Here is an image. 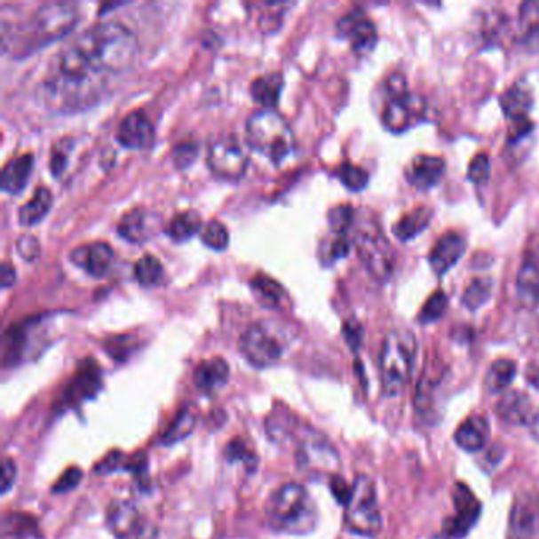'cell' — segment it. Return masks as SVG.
<instances>
[{
    "label": "cell",
    "mask_w": 539,
    "mask_h": 539,
    "mask_svg": "<svg viewBox=\"0 0 539 539\" xmlns=\"http://www.w3.org/2000/svg\"><path fill=\"white\" fill-rule=\"evenodd\" d=\"M108 78L95 72L78 48L68 44L50 62L44 81V100L51 108L75 113L101 100Z\"/></svg>",
    "instance_id": "obj_1"
},
{
    "label": "cell",
    "mask_w": 539,
    "mask_h": 539,
    "mask_svg": "<svg viewBox=\"0 0 539 539\" xmlns=\"http://www.w3.org/2000/svg\"><path fill=\"white\" fill-rule=\"evenodd\" d=\"M95 72L109 78L130 70L138 58V38L121 22H100L72 42Z\"/></svg>",
    "instance_id": "obj_2"
},
{
    "label": "cell",
    "mask_w": 539,
    "mask_h": 539,
    "mask_svg": "<svg viewBox=\"0 0 539 539\" xmlns=\"http://www.w3.org/2000/svg\"><path fill=\"white\" fill-rule=\"evenodd\" d=\"M266 522L273 532L304 536L315 530L318 508L302 484L287 482L273 490L265 504Z\"/></svg>",
    "instance_id": "obj_3"
},
{
    "label": "cell",
    "mask_w": 539,
    "mask_h": 539,
    "mask_svg": "<svg viewBox=\"0 0 539 539\" xmlns=\"http://www.w3.org/2000/svg\"><path fill=\"white\" fill-rule=\"evenodd\" d=\"M247 141L273 162H281L295 149V133L283 115L273 109L253 113L245 125Z\"/></svg>",
    "instance_id": "obj_4"
},
{
    "label": "cell",
    "mask_w": 539,
    "mask_h": 539,
    "mask_svg": "<svg viewBox=\"0 0 539 539\" xmlns=\"http://www.w3.org/2000/svg\"><path fill=\"white\" fill-rule=\"evenodd\" d=\"M80 21L78 8L65 2H48L36 10L24 26V52L40 48L70 34Z\"/></svg>",
    "instance_id": "obj_5"
},
{
    "label": "cell",
    "mask_w": 539,
    "mask_h": 539,
    "mask_svg": "<svg viewBox=\"0 0 539 539\" xmlns=\"http://www.w3.org/2000/svg\"><path fill=\"white\" fill-rule=\"evenodd\" d=\"M416 344L413 334L392 331L384 338L380 356L383 391L389 397L399 396L410 380Z\"/></svg>",
    "instance_id": "obj_6"
},
{
    "label": "cell",
    "mask_w": 539,
    "mask_h": 539,
    "mask_svg": "<svg viewBox=\"0 0 539 539\" xmlns=\"http://www.w3.org/2000/svg\"><path fill=\"white\" fill-rule=\"evenodd\" d=\"M345 525L352 533L374 538L381 530V514L375 482L360 475L353 484L352 496L345 504Z\"/></svg>",
    "instance_id": "obj_7"
},
{
    "label": "cell",
    "mask_w": 539,
    "mask_h": 539,
    "mask_svg": "<svg viewBox=\"0 0 539 539\" xmlns=\"http://www.w3.org/2000/svg\"><path fill=\"white\" fill-rule=\"evenodd\" d=\"M296 464L297 468L307 475H332L340 467L336 448L323 433L312 429L309 425L299 427L296 433Z\"/></svg>",
    "instance_id": "obj_8"
},
{
    "label": "cell",
    "mask_w": 539,
    "mask_h": 539,
    "mask_svg": "<svg viewBox=\"0 0 539 539\" xmlns=\"http://www.w3.org/2000/svg\"><path fill=\"white\" fill-rule=\"evenodd\" d=\"M206 160L209 170L220 179H241L249 168V154L233 137L214 139L209 146Z\"/></svg>",
    "instance_id": "obj_9"
},
{
    "label": "cell",
    "mask_w": 539,
    "mask_h": 539,
    "mask_svg": "<svg viewBox=\"0 0 539 539\" xmlns=\"http://www.w3.org/2000/svg\"><path fill=\"white\" fill-rule=\"evenodd\" d=\"M107 527L117 539H154L155 528L130 500H115L107 510Z\"/></svg>",
    "instance_id": "obj_10"
},
{
    "label": "cell",
    "mask_w": 539,
    "mask_h": 539,
    "mask_svg": "<svg viewBox=\"0 0 539 539\" xmlns=\"http://www.w3.org/2000/svg\"><path fill=\"white\" fill-rule=\"evenodd\" d=\"M239 352L250 366L266 369L281 360L283 348L263 324H250L239 338Z\"/></svg>",
    "instance_id": "obj_11"
},
{
    "label": "cell",
    "mask_w": 539,
    "mask_h": 539,
    "mask_svg": "<svg viewBox=\"0 0 539 539\" xmlns=\"http://www.w3.org/2000/svg\"><path fill=\"white\" fill-rule=\"evenodd\" d=\"M356 249L364 266L377 279L386 281L392 273L394 263L391 245L377 228L360 231L356 236Z\"/></svg>",
    "instance_id": "obj_12"
},
{
    "label": "cell",
    "mask_w": 539,
    "mask_h": 539,
    "mask_svg": "<svg viewBox=\"0 0 539 539\" xmlns=\"http://www.w3.org/2000/svg\"><path fill=\"white\" fill-rule=\"evenodd\" d=\"M453 498L456 514L446 519L443 533L448 539H464L481 516V503L464 482L456 484Z\"/></svg>",
    "instance_id": "obj_13"
},
{
    "label": "cell",
    "mask_w": 539,
    "mask_h": 539,
    "mask_svg": "<svg viewBox=\"0 0 539 539\" xmlns=\"http://www.w3.org/2000/svg\"><path fill=\"white\" fill-rule=\"evenodd\" d=\"M508 539H539V495L522 492L516 496L510 516Z\"/></svg>",
    "instance_id": "obj_14"
},
{
    "label": "cell",
    "mask_w": 539,
    "mask_h": 539,
    "mask_svg": "<svg viewBox=\"0 0 539 539\" xmlns=\"http://www.w3.org/2000/svg\"><path fill=\"white\" fill-rule=\"evenodd\" d=\"M424 100L416 95L407 94L389 97L388 105L383 111V123L394 133H402L424 117Z\"/></svg>",
    "instance_id": "obj_15"
},
{
    "label": "cell",
    "mask_w": 539,
    "mask_h": 539,
    "mask_svg": "<svg viewBox=\"0 0 539 539\" xmlns=\"http://www.w3.org/2000/svg\"><path fill=\"white\" fill-rule=\"evenodd\" d=\"M337 32L342 38L352 42L353 51L361 56L374 50L378 40L374 22L360 8H354L338 20Z\"/></svg>",
    "instance_id": "obj_16"
},
{
    "label": "cell",
    "mask_w": 539,
    "mask_h": 539,
    "mask_svg": "<svg viewBox=\"0 0 539 539\" xmlns=\"http://www.w3.org/2000/svg\"><path fill=\"white\" fill-rule=\"evenodd\" d=\"M119 143L129 149H147L154 143V125L144 111H131L117 129Z\"/></svg>",
    "instance_id": "obj_17"
},
{
    "label": "cell",
    "mask_w": 539,
    "mask_h": 539,
    "mask_svg": "<svg viewBox=\"0 0 539 539\" xmlns=\"http://www.w3.org/2000/svg\"><path fill=\"white\" fill-rule=\"evenodd\" d=\"M70 259L76 266L84 269L89 275L101 279L108 273L115 259V252L107 242H92L75 249L70 253Z\"/></svg>",
    "instance_id": "obj_18"
},
{
    "label": "cell",
    "mask_w": 539,
    "mask_h": 539,
    "mask_svg": "<svg viewBox=\"0 0 539 539\" xmlns=\"http://www.w3.org/2000/svg\"><path fill=\"white\" fill-rule=\"evenodd\" d=\"M230 381V366L223 358L202 361L194 372L196 389L204 396H214Z\"/></svg>",
    "instance_id": "obj_19"
},
{
    "label": "cell",
    "mask_w": 539,
    "mask_h": 539,
    "mask_svg": "<svg viewBox=\"0 0 539 539\" xmlns=\"http://www.w3.org/2000/svg\"><path fill=\"white\" fill-rule=\"evenodd\" d=\"M465 239L460 236L459 233L448 231L433 245V249L429 255V263H431L433 273L437 275H443L448 273L451 267L462 258L465 252Z\"/></svg>",
    "instance_id": "obj_20"
},
{
    "label": "cell",
    "mask_w": 539,
    "mask_h": 539,
    "mask_svg": "<svg viewBox=\"0 0 539 539\" xmlns=\"http://www.w3.org/2000/svg\"><path fill=\"white\" fill-rule=\"evenodd\" d=\"M100 388V370L94 361L87 360L84 364H81L76 375L67 384L64 403L75 405L83 402L89 397H94Z\"/></svg>",
    "instance_id": "obj_21"
},
{
    "label": "cell",
    "mask_w": 539,
    "mask_h": 539,
    "mask_svg": "<svg viewBox=\"0 0 539 539\" xmlns=\"http://www.w3.org/2000/svg\"><path fill=\"white\" fill-rule=\"evenodd\" d=\"M445 160L437 155L421 154L416 155L407 171V178L413 187L417 190H429L439 184L445 174Z\"/></svg>",
    "instance_id": "obj_22"
},
{
    "label": "cell",
    "mask_w": 539,
    "mask_h": 539,
    "mask_svg": "<svg viewBox=\"0 0 539 539\" xmlns=\"http://www.w3.org/2000/svg\"><path fill=\"white\" fill-rule=\"evenodd\" d=\"M34 168V155L24 154L16 159L10 160L2 170L0 187L8 194H21L29 182L30 173Z\"/></svg>",
    "instance_id": "obj_23"
},
{
    "label": "cell",
    "mask_w": 539,
    "mask_h": 539,
    "mask_svg": "<svg viewBox=\"0 0 539 539\" xmlns=\"http://www.w3.org/2000/svg\"><path fill=\"white\" fill-rule=\"evenodd\" d=\"M152 220L154 218L146 209H131L129 212H125L123 218L117 223V233L133 244L146 242L147 239L151 238L152 228H154Z\"/></svg>",
    "instance_id": "obj_24"
},
{
    "label": "cell",
    "mask_w": 539,
    "mask_h": 539,
    "mask_svg": "<svg viewBox=\"0 0 539 539\" xmlns=\"http://www.w3.org/2000/svg\"><path fill=\"white\" fill-rule=\"evenodd\" d=\"M454 440L467 453L481 451L489 440V423L478 415L470 416L459 425L454 433Z\"/></svg>",
    "instance_id": "obj_25"
},
{
    "label": "cell",
    "mask_w": 539,
    "mask_h": 539,
    "mask_svg": "<svg viewBox=\"0 0 539 539\" xmlns=\"http://www.w3.org/2000/svg\"><path fill=\"white\" fill-rule=\"evenodd\" d=\"M495 411L498 417L514 425L525 424V423L532 424L535 417L532 416V403L528 400V397L518 391L506 392L496 403Z\"/></svg>",
    "instance_id": "obj_26"
},
{
    "label": "cell",
    "mask_w": 539,
    "mask_h": 539,
    "mask_svg": "<svg viewBox=\"0 0 539 539\" xmlns=\"http://www.w3.org/2000/svg\"><path fill=\"white\" fill-rule=\"evenodd\" d=\"M500 105L504 115L511 121L525 119L533 107V94L530 87L524 83H516L500 97Z\"/></svg>",
    "instance_id": "obj_27"
},
{
    "label": "cell",
    "mask_w": 539,
    "mask_h": 539,
    "mask_svg": "<svg viewBox=\"0 0 539 539\" xmlns=\"http://www.w3.org/2000/svg\"><path fill=\"white\" fill-rule=\"evenodd\" d=\"M283 78L281 73H271L259 76L250 84V94L253 100L259 103L265 109H273L281 99Z\"/></svg>",
    "instance_id": "obj_28"
},
{
    "label": "cell",
    "mask_w": 539,
    "mask_h": 539,
    "mask_svg": "<svg viewBox=\"0 0 539 539\" xmlns=\"http://www.w3.org/2000/svg\"><path fill=\"white\" fill-rule=\"evenodd\" d=\"M196 423H198V413L192 405H186L184 408H180L176 419L166 429L165 433L160 437V443L173 446L182 440L187 439L188 435H192L196 429Z\"/></svg>",
    "instance_id": "obj_29"
},
{
    "label": "cell",
    "mask_w": 539,
    "mask_h": 539,
    "mask_svg": "<svg viewBox=\"0 0 539 539\" xmlns=\"http://www.w3.org/2000/svg\"><path fill=\"white\" fill-rule=\"evenodd\" d=\"M432 217H433V210L427 206L413 209L396 223V226H394L396 238L400 239L402 242L416 238L419 233H423L429 226Z\"/></svg>",
    "instance_id": "obj_30"
},
{
    "label": "cell",
    "mask_w": 539,
    "mask_h": 539,
    "mask_svg": "<svg viewBox=\"0 0 539 539\" xmlns=\"http://www.w3.org/2000/svg\"><path fill=\"white\" fill-rule=\"evenodd\" d=\"M266 432L269 439L275 443H283L289 439H295L301 424L297 423V417L289 410H273L266 419Z\"/></svg>",
    "instance_id": "obj_31"
},
{
    "label": "cell",
    "mask_w": 539,
    "mask_h": 539,
    "mask_svg": "<svg viewBox=\"0 0 539 539\" xmlns=\"http://www.w3.org/2000/svg\"><path fill=\"white\" fill-rule=\"evenodd\" d=\"M518 296L524 305H539V267L527 259L518 275Z\"/></svg>",
    "instance_id": "obj_32"
},
{
    "label": "cell",
    "mask_w": 539,
    "mask_h": 539,
    "mask_svg": "<svg viewBox=\"0 0 539 539\" xmlns=\"http://www.w3.org/2000/svg\"><path fill=\"white\" fill-rule=\"evenodd\" d=\"M52 206V194L46 187L36 188L29 202L21 206L18 218L22 226H32L44 220Z\"/></svg>",
    "instance_id": "obj_33"
},
{
    "label": "cell",
    "mask_w": 539,
    "mask_h": 539,
    "mask_svg": "<svg viewBox=\"0 0 539 539\" xmlns=\"http://www.w3.org/2000/svg\"><path fill=\"white\" fill-rule=\"evenodd\" d=\"M202 226L204 225H202L200 216L194 210H187V212H180L174 217L171 222L168 223L166 234L174 239L176 242H184L194 236L198 231L202 230Z\"/></svg>",
    "instance_id": "obj_34"
},
{
    "label": "cell",
    "mask_w": 539,
    "mask_h": 539,
    "mask_svg": "<svg viewBox=\"0 0 539 539\" xmlns=\"http://www.w3.org/2000/svg\"><path fill=\"white\" fill-rule=\"evenodd\" d=\"M516 362L511 360H498L490 366L487 377H486V388L490 392H500L508 388L511 381L516 377Z\"/></svg>",
    "instance_id": "obj_35"
},
{
    "label": "cell",
    "mask_w": 539,
    "mask_h": 539,
    "mask_svg": "<svg viewBox=\"0 0 539 539\" xmlns=\"http://www.w3.org/2000/svg\"><path fill=\"white\" fill-rule=\"evenodd\" d=\"M135 279L143 287H155L163 279V266L159 259L152 255H144L135 265Z\"/></svg>",
    "instance_id": "obj_36"
},
{
    "label": "cell",
    "mask_w": 539,
    "mask_h": 539,
    "mask_svg": "<svg viewBox=\"0 0 539 539\" xmlns=\"http://www.w3.org/2000/svg\"><path fill=\"white\" fill-rule=\"evenodd\" d=\"M225 459L228 460L230 464L241 462L247 473H255L259 464L257 453L239 439L231 440L230 443L225 446Z\"/></svg>",
    "instance_id": "obj_37"
},
{
    "label": "cell",
    "mask_w": 539,
    "mask_h": 539,
    "mask_svg": "<svg viewBox=\"0 0 539 539\" xmlns=\"http://www.w3.org/2000/svg\"><path fill=\"white\" fill-rule=\"evenodd\" d=\"M38 536L36 524L29 516L22 514H7L4 519V538L28 539Z\"/></svg>",
    "instance_id": "obj_38"
},
{
    "label": "cell",
    "mask_w": 539,
    "mask_h": 539,
    "mask_svg": "<svg viewBox=\"0 0 539 539\" xmlns=\"http://www.w3.org/2000/svg\"><path fill=\"white\" fill-rule=\"evenodd\" d=\"M253 293L266 307H277L281 301L283 289L277 281L266 275H258L252 281Z\"/></svg>",
    "instance_id": "obj_39"
},
{
    "label": "cell",
    "mask_w": 539,
    "mask_h": 539,
    "mask_svg": "<svg viewBox=\"0 0 539 539\" xmlns=\"http://www.w3.org/2000/svg\"><path fill=\"white\" fill-rule=\"evenodd\" d=\"M490 295H492V281L480 277L468 285L465 293L462 296V302L467 309L478 310L489 301Z\"/></svg>",
    "instance_id": "obj_40"
},
{
    "label": "cell",
    "mask_w": 539,
    "mask_h": 539,
    "mask_svg": "<svg viewBox=\"0 0 539 539\" xmlns=\"http://www.w3.org/2000/svg\"><path fill=\"white\" fill-rule=\"evenodd\" d=\"M202 244L217 250V252H222L225 250L228 244H230V233L226 230V226L218 220H209L202 230Z\"/></svg>",
    "instance_id": "obj_41"
},
{
    "label": "cell",
    "mask_w": 539,
    "mask_h": 539,
    "mask_svg": "<svg viewBox=\"0 0 539 539\" xmlns=\"http://www.w3.org/2000/svg\"><path fill=\"white\" fill-rule=\"evenodd\" d=\"M338 180L352 192H361L367 187L369 184V173L361 166L353 165V163H342L338 166L337 171Z\"/></svg>",
    "instance_id": "obj_42"
},
{
    "label": "cell",
    "mask_w": 539,
    "mask_h": 539,
    "mask_svg": "<svg viewBox=\"0 0 539 539\" xmlns=\"http://www.w3.org/2000/svg\"><path fill=\"white\" fill-rule=\"evenodd\" d=\"M448 309V296L439 289L433 295L429 296L423 309L419 312V323L431 324L443 317Z\"/></svg>",
    "instance_id": "obj_43"
},
{
    "label": "cell",
    "mask_w": 539,
    "mask_h": 539,
    "mask_svg": "<svg viewBox=\"0 0 539 539\" xmlns=\"http://www.w3.org/2000/svg\"><path fill=\"white\" fill-rule=\"evenodd\" d=\"M328 222L334 234H346L354 222V209L348 204H340L329 210Z\"/></svg>",
    "instance_id": "obj_44"
},
{
    "label": "cell",
    "mask_w": 539,
    "mask_h": 539,
    "mask_svg": "<svg viewBox=\"0 0 539 539\" xmlns=\"http://www.w3.org/2000/svg\"><path fill=\"white\" fill-rule=\"evenodd\" d=\"M350 239L346 234H334V238L326 244V249L321 250L323 253L324 261L332 263L337 259L344 258L350 252Z\"/></svg>",
    "instance_id": "obj_45"
},
{
    "label": "cell",
    "mask_w": 539,
    "mask_h": 539,
    "mask_svg": "<svg viewBox=\"0 0 539 539\" xmlns=\"http://www.w3.org/2000/svg\"><path fill=\"white\" fill-rule=\"evenodd\" d=\"M490 176V159L487 154H478L475 159L470 162L468 166V179L473 184H484L489 180Z\"/></svg>",
    "instance_id": "obj_46"
},
{
    "label": "cell",
    "mask_w": 539,
    "mask_h": 539,
    "mask_svg": "<svg viewBox=\"0 0 539 539\" xmlns=\"http://www.w3.org/2000/svg\"><path fill=\"white\" fill-rule=\"evenodd\" d=\"M196 155H198V147L194 141L179 143L173 149L174 165L179 170H184V168H187L194 163Z\"/></svg>",
    "instance_id": "obj_47"
},
{
    "label": "cell",
    "mask_w": 539,
    "mask_h": 539,
    "mask_svg": "<svg viewBox=\"0 0 539 539\" xmlns=\"http://www.w3.org/2000/svg\"><path fill=\"white\" fill-rule=\"evenodd\" d=\"M81 481H83V472L78 467H70L68 470H65L58 481L54 482L52 492L54 494L70 492V490L76 489Z\"/></svg>",
    "instance_id": "obj_48"
},
{
    "label": "cell",
    "mask_w": 539,
    "mask_h": 539,
    "mask_svg": "<svg viewBox=\"0 0 539 539\" xmlns=\"http://www.w3.org/2000/svg\"><path fill=\"white\" fill-rule=\"evenodd\" d=\"M105 350L115 360H127L130 353L135 350V344L131 342V338L130 337H113L111 340H107Z\"/></svg>",
    "instance_id": "obj_49"
},
{
    "label": "cell",
    "mask_w": 539,
    "mask_h": 539,
    "mask_svg": "<svg viewBox=\"0 0 539 539\" xmlns=\"http://www.w3.org/2000/svg\"><path fill=\"white\" fill-rule=\"evenodd\" d=\"M16 249H18V253L21 255V258L26 259V261H34L40 255V242L32 234L20 236L18 242H16Z\"/></svg>",
    "instance_id": "obj_50"
},
{
    "label": "cell",
    "mask_w": 539,
    "mask_h": 539,
    "mask_svg": "<svg viewBox=\"0 0 539 539\" xmlns=\"http://www.w3.org/2000/svg\"><path fill=\"white\" fill-rule=\"evenodd\" d=\"M533 123L525 117V119H518V121H511L510 131H508V141L510 143H518L520 139L528 137L532 133Z\"/></svg>",
    "instance_id": "obj_51"
},
{
    "label": "cell",
    "mask_w": 539,
    "mask_h": 539,
    "mask_svg": "<svg viewBox=\"0 0 539 539\" xmlns=\"http://www.w3.org/2000/svg\"><path fill=\"white\" fill-rule=\"evenodd\" d=\"M344 334H345L346 344L350 345L353 352H358L361 344H362V326L358 321H346L344 326Z\"/></svg>",
    "instance_id": "obj_52"
},
{
    "label": "cell",
    "mask_w": 539,
    "mask_h": 539,
    "mask_svg": "<svg viewBox=\"0 0 539 539\" xmlns=\"http://www.w3.org/2000/svg\"><path fill=\"white\" fill-rule=\"evenodd\" d=\"M18 475V468H16L15 460L5 459L2 465V480H0V487L2 494H7L8 490L13 487Z\"/></svg>",
    "instance_id": "obj_53"
},
{
    "label": "cell",
    "mask_w": 539,
    "mask_h": 539,
    "mask_svg": "<svg viewBox=\"0 0 539 539\" xmlns=\"http://www.w3.org/2000/svg\"><path fill=\"white\" fill-rule=\"evenodd\" d=\"M331 490L332 495L336 496L338 503L346 504L352 496L353 486L350 487L342 478L336 475L331 478Z\"/></svg>",
    "instance_id": "obj_54"
},
{
    "label": "cell",
    "mask_w": 539,
    "mask_h": 539,
    "mask_svg": "<svg viewBox=\"0 0 539 539\" xmlns=\"http://www.w3.org/2000/svg\"><path fill=\"white\" fill-rule=\"evenodd\" d=\"M67 155H68V149H65V141L60 149L54 147L50 160V170L54 176H60L64 171L65 166H67Z\"/></svg>",
    "instance_id": "obj_55"
},
{
    "label": "cell",
    "mask_w": 539,
    "mask_h": 539,
    "mask_svg": "<svg viewBox=\"0 0 539 539\" xmlns=\"http://www.w3.org/2000/svg\"><path fill=\"white\" fill-rule=\"evenodd\" d=\"M16 281V271L15 267L10 266L7 261L2 263L0 266V285L2 288L12 287Z\"/></svg>",
    "instance_id": "obj_56"
},
{
    "label": "cell",
    "mask_w": 539,
    "mask_h": 539,
    "mask_svg": "<svg viewBox=\"0 0 539 539\" xmlns=\"http://www.w3.org/2000/svg\"><path fill=\"white\" fill-rule=\"evenodd\" d=\"M524 44L528 50L539 52V22L527 32V36H524Z\"/></svg>",
    "instance_id": "obj_57"
},
{
    "label": "cell",
    "mask_w": 539,
    "mask_h": 539,
    "mask_svg": "<svg viewBox=\"0 0 539 539\" xmlns=\"http://www.w3.org/2000/svg\"><path fill=\"white\" fill-rule=\"evenodd\" d=\"M527 380L532 384L533 388L539 389V364H533L527 372Z\"/></svg>",
    "instance_id": "obj_58"
},
{
    "label": "cell",
    "mask_w": 539,
    "mask_h": 539,
    "mask_svg": "<svg viewBox=\"0 0 539 539\" xmlns=\"http://www.w3.org/2000/svg\"><path fill=\"white\" fill-rule=\"evenodd\" d=\"M530 425H532L533 433L536 435V439H539V415H535V417H533L532 424Z\"/></svg>",
    "instance_id": "obj_59"
}]
</instances>
